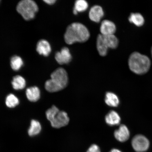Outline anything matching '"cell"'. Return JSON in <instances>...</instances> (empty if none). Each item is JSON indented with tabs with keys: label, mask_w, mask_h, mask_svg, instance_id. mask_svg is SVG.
Masks as SVG:
<instances>
[{
	"label": "cell",
	"mask_w": 152,
	"mask_h": 152,
	"mask_svg": "<svg viewBox=\"0 0 152 152\" xmlns=\"http://www.w3.org/2000/svg\"><path fill=\"white\" fill-rule=\"evenodd\" d=\"M110 152H121L119 150L117 149H113Z\"/></svg>",
	"instance_id": "cell-25"
},
{
	"label": "cell",
	"mask_w": 152,
	"mask_h": 152,
	"mask_svg": "<svg viewBox=\"0 0 152 152\" xmlns=\"http://www.w3.org/2000/svg\"><path fill=\"white\" fill-rule=\"evenodd\" d=\"M132 144L133 149L137 152H145L150 146L149 140L142 134L135 136L132 139Z\"/></svg>",
	"instance_id": "cell-6"
},
{
	"label": "cell",
	"mask_w": 152,
	"mask_h": 152,
	"mask_svg": "<svg viewBox=\"0 0 152 152\" xmlns=\"http://www.w3.org/2000/svg\"><path fill=\"white\" fill-rule=\"evenodd\" d=\"M43 1L48 4L52 5L56 2V0H44Z\"/></svg>",
	"instance_id": "cell-24"
},
{
	"label": "cell",
	"mask_w": 152,
	"mask_h": 152,
	"mask_svg": "<svg viewBox=\"0 0 152 152\" xmlns=\"http://www.w3.org/2000/svg\"><path fill=\"white\" fill-rule=\"evenodd\" d=\"M151 61L147 56L139 52L131 54L128 60V65L131 71L137 75H143L149 71Z\"/></svg>",
	"instance_id": "cell-2"
},
{
	"label": "cell",
	"mask_w": 152,
	"mask_h": 152,
	"mask_svg": "<svg viewBox=\"0 0 152 152\" xmlns=\"http://www.w3.org/2000/svg\"><path fill=\"white\" fill-rule=\"evenodd\" d=\"M51 47L48 42L45 39H41L38 42L37 50L39 54L45 56H47L51 52Z\"/></svg>",
	"instance_id": "cell-11"
},
{
	"label": "cell",
	"mask_w": 152,
	"mask_h": 152,
	"mask_svg": "<svg viewBox=\"0 0 152 152\" xmlns=\"http://www.w3.org/2000/svg\"><path fill=\"white\" fill-rule=\"evenodd\" d=\"M105 119L106 123L111 126L118 125L121 121L119 114L114 111L109 112L106 115Z\"/></svg>",
	"instance_id": "cell-13"
},
{
	"label": "cell",
	"mask_w": 152,
	"mask_h": 152,
	"mask_svg": "<svg viewBox=\"0 0 152 152\" xmlns=\"http://www.w3.org/2000/svg\"><path fill=\"white\" fill-rule=\"evenodd\" d=\"M47 118L50 121L53 128H60L68 124L69 118L67 114L64 111H60L56 106L47 110L46 112Z\"/></svg>",
	"instance_id": "cell-4"
},
{
	"label": "cell",
	"mask_w": 152,
	"mask_h": 152,
	"mask_svg": "<svg viewBox=\"0 0 152 152\" xmlns=\"http://www.w3.org/2000/svg\"><path fill=\"white\" fill-rule=\"evenodd\" d=\"M68 82L67 72L63 68H58L51 75V79L45 83V88L50 92L62 90L67 86Z\"/></svg>",
	"instance_id": "cell-3"
},
{
	"label": "cell",
	"mask_w": 152,
	"mask_h": 152,
	"mask_svg": "<svg viewBox=\"0 0 152 152\" xmlns=\"http://www.w3.org/2000/svg\"><path fill=\"white\" fill-rule=\"evenodd\" d=\"M116 27L115 24L111 21L104 20L101 24L100 31L102 35L105 36L114 35Z\"/></svg>",
	"instance_id": "cell-8"
},
{
	"label": "cell",
	"mask_w": 152,
	"mask_h": 152,
	"mask_svg": "<svg viewBox=\"0 0 152 152\" xmlns=\"http://www.w3.org/2000/svg\"><path fill=\"white\" fill-rule=\"evenodd\" d=\"M13 88L15 90H22L26 86V81L23 77L20 75L15 76L11 82Z\"/></svg>",
	"instance_id": "cell-17"
},
{
	"label": "cell",
	"mask_w": 152,
	"mask_h": 152,
	"mask_svg": "<svg viewBox=\"0 0 152 152\" xmlns=\"http://www.w3.org/2000/svg\"><path fill=\"white\" fill-rule=\"evenodd\" d=\"M104 15L103 9L99 5H94L91 7L89 12V17L90 20L96 23L100 22Z\"/></svg>",
	"instance_id": "cell-10"
},
{
	"label": "cell",
	"mask_w": 152,
	"mask_h": 152,
	"mask_svg": "<svg viewBox=\"0 0 152 152\" xmlns=\"http://www.w3.org/2000/svg\"><path fill=\"white\" fill-rule=\"evenodd\" d=\"M129 22L135 25L138 27H140L144 25L145 19L142 15L140 13H132L129 16Z\"/></svg>",
	"instance_id": "cell-15"
},
{
	"label": "cell",
	"mask_w": 152,
	"mask_h": 152,
	"mask_svg": "<svg viewBox=\"0 0 152 152\" xmlns=\"http://www.w3.org/2000/svg\"><path fill=\"white\" fill-rule=\"evenodd\" d=\"M26 94L28 99L31 102H36L40 97V91L38 87H30L26 89Z\"/></svg>",
	"instance_id": "cell-12"
},
{
	"label": "cell",
	"mask_w": 152,
	"mask_h": 152,
	"mask_svg": "<svg viewBox=\"0 0 152 152\" xmlns=\"http://www.w3.org/2000/svg\"><path fill=\"white\" fill-rule=\"evenodd\" d=\"M23 61L20 57L14 56L11 58L10 65L11 68L15 71H18L22 67Z\"/></svg>",
	"instance_id": "cell-21"
},
{
	"label": "cell",
	"mask_w": 152,
	"mask_h": 152,
	"mask_svg": "<svg viewBox=\"0 0 152 152\" xmlns=\"http://www.w3.org/2000/svg\"><path fill=\"white\" fill-rule=\"evenodd\" d=\"M151 56L152 58V46L151 47Z\"/></svg>",
	"instance_id": "cell-26"
},
{
	"label": "cell",
	"mask_w": 152,
	"mask_h": 152,
	"mask_svg": "<svg viewBox=\"0 0 152 152\" xmlns=\"http://www.w3.org/2000/svg\"><path fill=\"white\" fill-rule=\"evenodd\" d=\"M88 3L84 0H78L75 3L73 12L75 15H77L78 12H83L86 10L88 8Z\"/></svg>",
	"instance_id": "cell-20"
},
{
	"label": "cell",
	"mask_w": 152,
	"mask_h": 152,
	"mask_svg": "<svg viewBox=\"0 0 152 152\" xmlns=\"http://www.w3.org/2000/svg\"><path fill=\"white\" fill-rule=\"evenodd\" d=\"M102 35L103 36L104 40L109 49H115L118 46V39L115 35Z\"/></svg>",
	"instance_id": "cell-19"
},
{
	"label": "cell",
	"mask_w": 152,
	"mask_h": 152,
	"mask_svg": "<svg viewBox=\"0 0 152 152\" xmlns=\"http://www.w3.org/2000/svg\"><path fill=\"white\" fill-rule=\"evenodd\" d=\"M42 129L40 123L35 120L31 121L30 126L28 129V133L30 136L33 137L39 134Z\"/></svg>",
	"instance_id": "cell-18"
},
{
	"label": "cell",
	"mask_w": 152,
	"mask_h": 152,
	"mask_svg": "<svg viewBox=\"0 0 152 152\" xmlns=\"http://www.w3.org/2000/svg\"><path fill=\"white\" fill-rule=\"evenodd\" d=\"M6 104L9 108H12L16 107L20 103L18 97L12 94H9L6 99Z\"/></svg>",
	"instance_id": "cell-22"
},
{
	"label": "cell",
	"mask_w": 152,
	"mask_h": 152,
	"mask_svg": "<svg viewBox=\"0 0 152 152\" xmlns=\"http://www.w3.org/2000/svg\"><path fill=\"white\" fill-rule=\"evenodd\" d=\"M55 59L60 64L69 63L72 59V56L69 49L66 47L63 48L60 52L56 53Z\"/></svg>",
	"instance_id": "cell-7"
},
{
	"label": "cell",
	"mask_w": 152,
	"mask_h": 152,
	"mask_svg": "<svg viewBox=\"0 0 152 152\" xmlns=\"http://www.w3.org/2000/svg\"><path fill=\"white\" fill-rule=\"evenodd\" d=\"M96 47L100 56H104L107 55L109 48L106 44L103 36L102 34L99 35L97 38Z\"/></svg>",
	"instance_id": "cell-14"
},
{
	"label": "cell",
	"mask_w": 152,
	"mask_h": 152,
	"mask_svg": "<svg viewBox=\"0 0 152 152\" xmlns=\"http://www.w3.org/2000/svg\"><path fill=\"white\" fill-rule=\"evenodd\" d=\"M16 9L25 20H29L35 18L39 7L35 2L32 0H23L19 2Z\"/></svg>",
	"instance_id": "cell-5"
},
{
	"label": "cell",
	"mask_w": 152,
	"mask_h": 152,
	"mask_svg": "<svg viewBox=\"0 0 152 152\" xmlns=\"http://www.w3.org/2000/svg\"><path fill=\"white\" fill-rule=\"evenodd\" d=\"M104 101L106 104L110 107H117L119 104V100L118 96L113 92L106 93Z\"/></svg>",
	"instance_id": "cell-16"
},
{
	"label": "cell",
	"mask_w": 152,
	"mask_h": 152,
	"mask_svg": "<svg viewBox=\"0 0 152 152\" xmlns=\"http://www.w3.org/2000/svg\"><path fill=\"white\" fill-rule=\"evenodd\" d=\"M0 2H1V1H0Z\"/></svg>",
	"instance_id": "cell-27"
},
{
	"label": "cell",
	"mask_w": 152,
	"mask_h": 152,
	"mask_svg": "<svg viewBox=\"0 0 152 152\" xmlns=\"http://www.w3.org/2000/svg\"><path fill=\"white\" fill-rule=\"evenodd\" d=\"M87 152H101L99 147L96 144H93L89 149Z\"/></svg>",
	"instance_id": "cell-23"
},
{
	"label": "cell",
	"mask_w": 152,
	"mask_h": 152,
	"mask_svg": "<svg viewBox=\"0 0 152 152\" xmlns=\"http://www.w3.org/2000/svg\"><path fill=\"white\" fill-rule=\"evenodd\" d=\"M88 28L82 24L73 23L68 26L64 35V41L68 45L85 42L90 37Z\"/></svg>",
	"instance_id": "cell-1"
},
{
	"label": "cell",
	"mask_w": 152,
	"mask_h": 152,
	"mask_svg": "<svg viewBox=\"0 0 152 152\" xmlns=\"http://www.w3.org/2000/svg\"><path fill=\"white\" fill-rule=\"evenodd\" d=\"M114 136L118 141L124 142L127 141L130 136V132L126 126L121 125L118 129L115 130Z\"/></svg>",
	"instance_id": "cell-9"
}]
</instances>
